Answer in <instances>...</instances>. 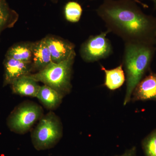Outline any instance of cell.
<instances>
[{
    "label": "cell",
    "instance_id": "obj_1",
    "mask_svg": "<svg viewBox=\"0 0 156 156\" xmlns=\"http://www.w3.org/2000/svg\"><path fill=\"white\" fill-rule=\"evenodd\" d=\"M139 0H104L97 14L109 33L125 43L156 44V17L145 14L137 5Z\"/></svg>",
    "mask_w": 156,
    "mask_h": 156
},
{
    "label": "cell",
    "instance_id": "obj_2",
    "mask_svg": "<svg viewBox=\"0 0 156 156\" xmlns=\"http://www.w3.org/2000/svg\"><path fill=\"white\" fill-rule=\"evenodd\" d=\"M155 50L154 45L125 43L122 63L126 77L124 106L131 101L134 89L150 66Z\"/></svg>",
    "mask_w": 156,
    "mask_h": 156
},
{
    "label": "cell",
    "instance_id": "obj_3",
    "mask_svg": "<svg viewBox=\"0 0 156 156\" xmlns=\"http://www.w3.org/2000/svg\"><path fill=\"white\" fill-rule=\"evenodd\" d=\"M75 52L64 61L51 62L44 69L29 76L38 82H41L55 89L64 97L69 94L72 88L71 77Z\"/></svg>",
    "mask_w": 156,
    "mask_h": 156
},
{
    "label": "cell",
    "instance_id": "obj_4",
    "mask_svg": "<svg viewBox=\"0 0 156 156\" xmlns=\"http://www.w3.org/2000/svg\"><path fill=\"white\" fill-rule=\"evenodd\" d=\"M61 120L53 112L44 115L31 133L32 142L37 151L46 150L54 147L62 136Z\"/></svg>",
    "mask_w": 156,
    "mask_h": 156
},
{
    "label": "cell",
    "instance_id": "obj_5",
    "mask_svg": "<svg viewBox=\"0 0 156 156\" xmlns=\"http://www.w3.org/2000/svg\"><path fill=\"white\" fill-rule=\"evenodd\" d=\"M43 116L44 110L41 107L35 102L26 101L19 105L9 115L7 125L13 132L24 134Z\"/></svg>",
    "mask_w": 156,
    "mask_h": 156
},
{
    "label": "cell",
    "instance_id": "obj_6",
    "mask_svg": "<svg viewBox=\"0 0 156 156\" xmlns=\"http://www.w3.org/2000/svg\"><path fill=\"white\" fill-rule=\"evenodd\" d=\"M107 30L99 34L91 36L81 46V57L87 62H93L108 57L113 53L110 41L107 38Z\"/></svg>",
    "mask_w": 156,
    "mask_h": 156
},
{
    "label": "cell",
    "instance_id": "obj_7",
    "mask_svg": "<svg viewBox=\"0 0 156 156\" xmlns=\"http://www.w3.org/2000/svg\"><path fill=\"white\" fill-rule=\"evenodd\" d=\"M4 87L11 83L23 76L29 75L33 71L32 62H24L6 57L4 62Z\"/></svg>",
    "mask_w": 156,
    "mask_h": 156
},
{
    "label": "cell",
    "instance_id": "obj_8",
    "mask_svg": "<svg viewBox=\"0 0 156 156\" xmlns=\"http://www.w3.org/2000/svg\"><path fill=\"white\" fill-rule=\"evenodd\" d=\"M50 50L52 62L58 63L67 59L75 51V46L68 41L56 37L44 38Z\"/></svg>",
    "mask_w": 156,
    "mask_h": 156
},
{
    "label": "cell",
    "instance_id": "obj_9",
    "mask_svg": "<svg viewBox=\"0 0 156 156\" xmlns=\"http://www.w3.org/2000/svg\"><path fill=\"white\" fill-rule=\"evenodd\" d=\"M156 100V73H151L135 87L131 101Z\"/></svg>",
    "mask_w": 156,
    "mask_h": 156
},
{
    "label": "cell",
    "instance_id": "obj_10",
    "mask_svg": "<svg viewBox=\"0 0 156 156\" xmlns=\"http://www.w3.org/2000/svg\"><path fill=\"white\" fill-rule=\"evenodd\" d=\"M33 71L42 70L52 62L51 54L44 38L32 44Z\"/></svg>",
    "mask_w": 156,
    "mask_h": 156
},
{
    "label": "cell",
    "instance_id": "obj_11",
    "mask_svg": "<svg viewBox=\"0 0 156 156\" xmlns=\"http://www.w3.org/2000/svg\"><path fill=\"white\" fill-rule=\"evenodd\" d=\"M38 83L29 75L23 76L11 83L12 92L21 96L37 97L41 88Z\"/></svg>",
    "mask_w": 156,
    "mask_h": 156
},
{
    "label": "cell",
    "instance_id": "obj_12",
    "mask_svg": "<svg viewBox=\"0 0 156 156\" xmlns=\"http://www.w3.org/2000/svg\"><path fill=\"white\" fill-rule=\"evenodd\" d=\"M36 98L46 108L53 110L61 104L63 97L55 89L44 85L41 86Z\"/></svg>",
    "mask_w": 156,
    "mask_h": 156
},
{
    "label": "cell",
    "instance_id": "obj_13",
    "mask_svg": "<svg viewBox=\"0 0 156 156\" xmlns=\"http://www.w3.org/2000/svg\"><path fill=\"white\" fill-rule=\"evenodd\" d=\"M101 69L105 73L104 86L110 90H115L123 86L126 80L122 64L112 69H107L101 66Z\"/></svg>",
    "mask_w": 156,
    "mask_h": 156
},
{
    "label": "cell",
    "instance_id": "obj_14",
    "mask_svg": "<svg viewBox=\"0 0 156 156\" xmlns=\"http://www.w3.org/2000/svg\"><path fill=\"white\" fill-rule=\"evenodd\" d=\"M6 57L24 62H32V44L22 43L13 45L8 50Z\"/></svg>",
    "mask_w": 156,
    "mask_h": 156
},
{
    "label": "cell",
    "instance_id": "obj_15",
    "mask_svg": "<svg viewBox=\"0 0 156 156\" xmlns=\"http://www.w3.org/2000/svg\"><path fill=\"white\" fill-rule=\"evenodd\" d=\"M17 18V13L10 9L4 0L0 2V30L14 23Z\"/></svg>",
    "mask_w": 156,
    "mask_h": 156
},
{
    "label": "cell",
    "instance_id": "obj_16",
    "mask_svg": "<svg viewBox=\"0 0 156 156\" xmlns=\"http://www.w3.org/2000/svg\"><path fill=\"white\" fill-rule=\"evenodd\" d=\"M82 13V7L77 2H68L65 7V16L69 22H78L80 19Z\"/></svg>",
    "mask_w": 156,
    "mask_h": 156
},
{
    "label": "cell",
    "instance_id": "obj_17",
    "mask_svg": "<svg viewBox=\"0 0 156 156\" xmlns=\"http://www.w3.org/2000/svg\"><path fill=\"white\" fill-rule=\"evenodd\" d=\"M142 147L145 156H156V129L143 140Z\"/></svg>",
    "mask_w": 156,
    "mask_h": 156
},
{
    "label": "cell",
    "instance_id": "obj_18",
    "mask_svg": "<svg viewBox=\"0 0 156 156\" xmlns=\"http://www.w3.org/2000/svg\"><path fill=\"white\" fill-rule=\"evenodd\" d=\"M136 147H133L127 150L122 154L115 156H136Z\"/></svg>",
    "mask_w": 156,
    "mask_h": 156
},
{
    "label": "cell",
    "instance_id": "obj_19",
    "mask_svg": "<svg viewBox=\"0 0 156 156\" xmlns=\"http://www.w3.org/2000/svg\"><path fill=\"white\" fill-rule=\"evenodd\" d=\"M149 1H150L153 3L154 8V9L156 10V0H149Z\"/></svg>",
    "mask_w": 156,
    "mask_h": 156
},
{
    "label": "cell",
    "instance_id": "obj_20",
    "mask_svg": "<svg viewBox=\"0 0 156 156\" xmlns=\"http://www.w3.org/2000/svg\"><path fill=\"white\" fill-rule=\"evenodd\" d=\"M3 0H0V2H2V1Z\"/></svg>",
    "mask_w": 156,
    "mask_h": 156
},
{
    "label": "cell",
    "instance_id": "obj_21",
    "mask_svg": "<svg viewBox=\"0 0 156 156\" xmlns=\"http://www.w3.org/2000/svg\"></svg>",
    "mask_w": 156,
    "mask_h": 156
}]
</instances>
